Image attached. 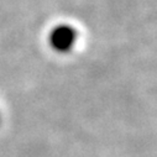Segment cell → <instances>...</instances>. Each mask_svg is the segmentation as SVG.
<instances>
[{
  "label": "cell",
  "mask_w": 157,
  "mask_h": 157,
  "mask_svg": "<svg viewBox=\"0 0 157 157\" xmlns=\"http://www.w3.org/2000/svg\"><path fill=\"white\" fill-rule=\"evenodd\" d=\"M77 40L75 30L69 25H59L53 29L50 35V44L58 52H68L72 50Z\"/></svg>",
  "instance_id": "cell-1"
}]
</instances>
